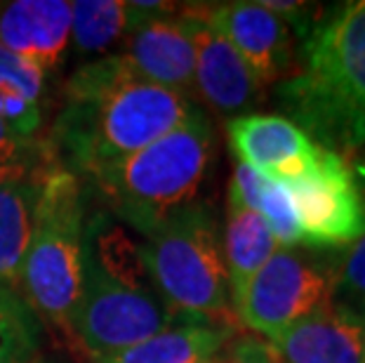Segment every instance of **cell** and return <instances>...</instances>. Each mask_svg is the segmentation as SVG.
<instances>
[{"label":"cell","instance_id":"6da1fadb","mask_svg":"<svg viewBox=\"0 0 365 363\" xmlns=\"http://www.w3.org/2000/svg\"><path fill=\"white\" fill-rule=\"evenodd\" d=\"M196 111L193 99L142 78L118 52L71 76L52 142L68 165L92 175L182 128Z\"/></svg>","mask_w":365,"mask_h":363},{"label":"cell","instance_id":"7a4b0ae2","mask_svg":"<svg viewBox=\"0 0 365 363\" xmlns=\"http://www.w3.org/2000/svg\"><path fill=\"white\" fill-rule=\"evenodd\" d=\"M186 316L153 285L125 224L111 215L85 220L81 297L68 335L92 359L130 349Z\"/></svg>","mask_w":365,"mask_h":363},{"label":"cell","instance_id":"3957f363","mask_svg":"<svg viewBox=\"0 0 365 363\" xmlns=\"http://www.w3.org/2000/svg\"><path fill=\"white\" fill-rule=\"evenodd\" d=\"M281 102L323 149L344 160L363 149L365 0L321 12L304 36V71L283 81Z\"/></svg>","mask_w":365,"mask_h":363},{"label":"cell","instance_id":"277c9868","mask_svg":"<svg viewBox=\"0 0 365 363\" xmlns=\"http://www.w3.org/2000/svg\"><path fill=\"white\" fill-rule=\"evenodd\" d=\"M212 149V126L198 109L182 128L90 177L113 218L146 236L170 215L193 203Z\"/></svg>","mask_w":365,"mask_h":363},{"label":"cell","instance_id":"5b68a950","mask_svg":"<svg viewBox=\"0 0 365 363\" xmlns=\"http://www.w3.org/2000/svg\"><path fill=\"white\" fill-rule=\"evenodd\" d=\"M85 198L73 170L54 163L45 173L19 285L26 307L68 335V321L81 297ZM71 337V335H68Z\"/></svg>","mask_w":365,"mask_h":363},{"label":"cell","instance_id":"8992f818","mask_svg":"<svg viewBox=\"0 0 365 363\" xmlns=\"http://www.w3.org/2000/svg\"><path fill=\"white\" fill-rule=\"evenodd\" d=\"M153 285L177 312L238 328L220 231L205 205L191 203L139 243Z\"/></svg>","mask_w":365,"mask_h":363},{"label":"cell","instance_id":"52a82bcc","mask_svg":"<svg viewBox=\"0 0 365 363\" xmlns=\"http://www.w3.org/2000/svg\"><path fill=\"white\" fill-rule=\"evenodd\" d=\"M332 300V267L290 248H278L234 302L238 326L276 337Z\"/></svg>","mask_w":365,"mask_h":363},{"label":"cell","instance_id":"ba28073f","mask_svg":"<svg viewBox=\"0 0 365 363\" xmlns=\"http://www.w3.org/2000/svg\"><path fill=\"white\" fill-rule=\"evenodd\" d=\"M285 184L297 213L302 245L349 248L365 234V198L349 160L321 146L307 173Z\"/></svg>","mask_w":365,"mask_h":363},{"label":"cell","instance_id":"9c48e42d","mask_svg":"<svg viewBox=\"0 0 365 363\" xmlns=\"http://www.w3.org/2000/svg\"><path fill=\"white\" fill-rule=\"evenodd\" d=\"M196 52V95L220 116H231L257 102L262 85L220 31L210 24L205 5L180 10Z\"/></svg>","mask_w":365,"mask_h":363},{"label":"cell","instance_id":"30bf717a","mask_svg":"<svg viewBox=\"0 0 365 363\" xmlns=\"http://www.w3.org/2000/svg\"><path fill=\"white\" fill-rule=\"evenodd\" d=\"M205 14L231 43L262 85L287 81L294 68L292 34L285 21L262 3L205 5Z\"/></svg>","mask_w":365,"mask_h":363},{"label":"cell","instance_id":"8fae6325","mask_svg":"<svg viewBox=\"0 0 365 363\" xmlns=\"http://www.w3.org/2000/svg\"><path fill=\"white\" fill-rule=\"evenodd\" d=\"M227 135L238 163L278 182L304 175L321 151V144H316L297 123L274 113L234 116L227 123Z\"/></svg>","mask_w":365,"mask_h":363},{"label":"cell","instance_id":"7c38bea8","mask_svg":"<svg viewBox=\"0 0 365 363\" xmlns=\"http://www.w3.org/2000/svg\"><path fill=\"white\" fill-rule=\"evenodd\" d=\"M281 363H365V319L337 300L269 339Z\"/></svg>","mask_w":365,"mask_h":363},{"label":"cell","instance_id":"4fadbf2b","mask_svg":"<svg viewBox=\"0 0 365 363\" xmlns=\"http://www.w3.org/2000/svg\"><path fill=\"white\" fill-rule=\"evenodd\" d=\"M120 55L142 78L189 99L196 97V52L182 14L156 17L132 29Z\"/></svg>","mask_w":365,"mask_h":363},{"label":"cell","instance_id":"5bb4252c","mask_svg":"<svg viewBox=\"0 0 365 363\" xmlns=\"http://www.w3.org/2000/svg\"><path fill=\"white\" fill-rule=\"evenodd\" d=\"M71 38V3L17 0L0 5V45L43 73L59 66Z\"/></svg>","mask_w":365,"mask_h":363},{"label":"cell","instance_id":"9a60e30c","mask_svg":"<svg viewBox=\"0 0 365 363\" xmlns=\"http://www.w3.org/2000/svg\"><path fill=\"white\" fill-rule=\"evenodd\" d=\"M236 330L227 323L186 316L163 333L111 357H99L95 363H205L231 342Z\"/></svg>","mask_w":365,"mask_h":363},{"label":"cell","instance_id":"2e32d148","mask_svg":"<svg viewBox=\"0 0 365 363\" xmlns=\"http://www.w3.org/2000/svg\"><path fill=\"white\" fill-rule=\"evenodd\" d=\"M50 165L54 163L36 168L19 180L0 184V283L5 285L19 281L21 265L36 229L45 173Z\"/></svg>","mask_w":365,"mask_h":363},{"label":"cell","instance_id":"e0dca14e","mask_svg":"<svg viewBox=\"0 0 365 363\" xmlns=\"http://www.w3.org/2000/svg\"><path fill=\"white\" fill-rule=\"evenodd\" d=\"M281 245L276 243L274 234L267 227V222L259 218V213L250 208L229 203L227 227H224V267L229 276L231 307L240 297V292L259 269L267 265L269 257Z\"/></svg>","mask_w":365,"mask_h":363},{"label":"cell","instance_id":"ac0fdd59","mask_svg":"<svg viewBox=\"0 0 365 363\" xmlns=\"http://www.w3.org/2000/svg\"><path fill=\"white\" fill-rule=\"evenodd\" d=\"M135 26L130 3H123V0H76L71 3V36L81 55H104Z\"/></svg>","mask_w":365,"mask_h":363},{"label":"cell","instance_id":"d6986e66","mask_svg":"<svg viewBox=\"0 0 365 363\" xmlns=\"http://www.w3.org/2000/svg\"><path fill=\"white\" fill-rule=\"evenodd\" d=\"M36 357V326L31 309L0 288V363H26Z\"/></svg>","mask_w":365,"mask_h":363},{"label":"cell","instance_id":"ffe728a7","mask_svg":"<svg viewBox=\"0 0 365 363\" xmlns=\"http://www.w3.org/2000/svg\"><path fill=\"white\" fill-rule=\"evenodd\" d=\"M255 213H259V218L267 222V227L271 229L281 248H292V245L302 243L297 213H294L292 194L285 182L269 180V177L262 175Z\"/></svg>","mask_w":365,"mask_h":363},{"label":"cell","instance_id":"44dd1931","mask_svg":"<svg viewBox=\"0 0 365 363\" xmlns=\"http://www.w3.org/2000/svg\"><path fill=\"white\" fill-rule=\"evenodd\" d=\"M335 297H341L349 307L365 297V234L349 245L332 267V300Z\"/></svg>","mask_w":365,"mask_h":363},{"label":"cell","instance_id":"7402d4cb","mask_svg":"<svg viewBox=\"0 0 365 363\" xmlns=\"http://www.w3.org/2000/svg\"><path fill=\"white\" fill-rule=\"evenodd\" d=\"M0 88L14 90L29 97L31 102H38L45 88V73L29 59L0 45Z\"/></svg>","mask_w":365,"mask_h":363},{"label":"cell","instance_id":"603a6c76","mask_svg":"<svg viewBox=\"0 0 365 363\" xmlns=\"http://www.w3.org/2000/svg\"><path fill=\"white\" fill-rule=\"evenodd\" d=\"M0 121L21 137H34L41 128V104L31 102L29 97L14 90L0 88Z\"/></svg>","mask_w":365,"mask_h":363},{"label":"cell","instance_id":"cb8c5ba5","mask_svg":"<svg viewBox=\"0 0 365 363\" xmlns=\"http://www.w3.org/2000/svg\"><path fill=\"white\" fill-rule=\"evenodd\" d=\"M54 160L48 146L34 137H21L0 121V163H45Z\"/></svg>","mask_w":365,"mask_h":363},{"label":"cell","instance_id":"d4e9b609","mask_svg":"<svg viewBox=\"0 0 365 363\" xmlns=\"http://www.w3.org/2000/svg\"><path fill=\"white\" fill-rule=\"evenodd\" d=\"M212 363H281L274 347L264 342L262 337L243 335L234 342H227L224 349L212 359Z\"/></svg>","mask_w":365,"mask_h":363},{"label":"cell","instance_id":"484cf974","mask_svg":"<svg viewBox=\"0 0 365 363\" xmlns=\"http://www.w3.org/2000/svg\"><path fill=\"white\" fill-rule=\"evenodd\" d=\"M54 160H45V163H0V184L10 182V180H19L29 173H34L36 168H43Z\"/></svg>","mask_w":365,"mask_h":363},{"label":"cell","instance_id":"4316f807","mask_svg":"<svg viewBox=\"0 0 365 363\" xmlns=\"http://www.w3.org/2000/svg\"><path fill=\"white\" fill-rule=\"evenodd\" d=\"M354 177H356V182H359V187L365 189V153H363V156H359V160H356Z\"/></svg>","mask_w":365,"mask_h":363},{"label":"cell","instance_id":"83f0119b","mask_svg":"<svg viewBox=\"0 0 365 363\" xmlns=\"http://www.w3.org/2000/svg\"><path fill=\"white\" fill-rule=\"evenodd\" d=\"M354 309H356V312H359V314L363 316V319H365V297H363V300H359V302L354 305Z\"/></svg>","mask_w":365,"mask_h":363},{"label":"cell","instance_id":"f1b7e54d","mask_svg":"<svg viewBox=\"0 0 365 363\" xmlns=\"http://www.w3.org/2000/svg\"><path fill=\"white\" fill-rule=\"evenodd\" d=\"M26 363H43V361H41V359H36V357H34V359H29Z\"/></svg>","mask_w":365,"mask_h":363},{"label":"cell","instance_id":"f546056e","mask_svg":"<svg viewBox=\"0 0 365 363\" xmlns=\"http://www.w3.org/2000/svg\"><path fill=\"white\" fill-rule=\"evenodd\" d=\"M212 359H215V357H212ZM212 359H210V361H205V363H212Z\"/></svg>","mask_w":365,"mask_h":363}]
</instances>
